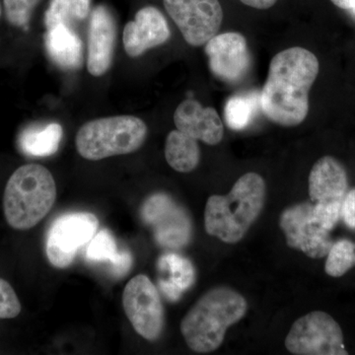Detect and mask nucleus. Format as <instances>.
I'll use <instances>...</instances> for the list:
<instances>
[{
  "label": "nucleus",
  "mask_w": 355,
  "mask_h": 355,
  "mask_svg": "<svg viewBox=\"0 0 355 355\" xmlns=\"http://www.w3.org/2000/svg\"><path fill=\"white\" fill-rule=\"evenodd\" d=\"M44 44L49 55L60 69L73 70L83 64V42L71 26L58 24L46 28Z\"/></svg>",
  "instance_id": "f3484780"
},
{
  "label": "nucleus",
  "mask_w": 355,
  "mask_h": 355,
  "mask_svg": "<svg viewBox=\"0 0 355 355\" xmlns=\"http://www.w3.org/2000/svg\"><path fill=\"white\" fill-rule=\"evenodd\" d=\"M123 307L132 328L148 342H156L165 327V310L155 284L146 275H137L123 291Z\"/></svg>",
  "instance_id": "0eeeda50"
},
{
  "label": "nucleus",
  "mask_w": 355,
  "mask_h": 355,
  "mask_svg": "<svg viewBox=\"0 0 355 355\" xmlns=\"http://www.w3.org/2000/svg\"><path fill=\"white\" fill-rule=\"evenodd\" d=\"M171 36L167 20L160 10L153 6L140 9L135 21L123 30V46L130 57L137 58L146 51L165 44Z\"/></svg>",
  "instance_id": "ddd939ff"
},
{
  "label": "nucleus",
  "mask_w": 355,
  "mask_h": 355,
  "mask_svg": "<svg viewBox=\"0 0 355 355\" xmlns=\"http://www.w3.org/2000/svg\"><path fill=\"white\" fill-rule=\"evenodd\" d=\"M308 190L311 202L343 203L349 191L345 167L331 156L320 158L311 169Z\"/></svg>",
  "instance_id": "dca6fc26"
},
{
  "label": "nucleus",
  "mask_w": 355,
  "mask_h": 355,
  "mask_svg": "<svg viewBox=\"0 0 355 355\" xmlns=\"http://www.w3.org/2000/svg\"><path fill=\"white\" fill-rule=\"evenodd\" d=\"M147 125L133 116H116L87 121L79 128L76 146L79 155L91 161L125 155L139 150L147 137Z\"/></svg>",
  "instance_id": "39448f33"
},
{
  "label": "nucleus",
  "mask_w": 355,
  "mask_h": 355,
  "mask_svg": "<svg viewBox=\"0 0 355 355\" xmlns=\"http://www.w3.org/2000/svg\"><path fill=\"white\" fill-rule=\"evenodd\" d=\"M142 219L153 228L156 241L164 247H182L191 237V223L184 210L164 193H155L142 205Z\"/></svg>",
  "instance_id": "9b49d317"
},
{
  "label": "nucleus",
  "mask_w": 355,
  "mask_h": 355,
  "mask_svg": "<svg viewBox=\"0 0 355 355\" xmlns=\"http://www.w3.org/2000/svg\"><path fill=\"white\" fill-rule=\"evenodd\" d=\"M165 158L175 171H193L200 160V149L198 140L184 135L179 130H172L166 139Z\"/></svg>",
  "instance_id": "aec40b11"
},
{
  "label": "nucleus",
  "mask_w": 355,
  "mask_h": 355,
  "mask_svg": "<svg viewBox=\"0 0 355 355\" xmlns=\"http://www.w3.org/2000/svg\"><path fill=\"white\" fill-rule=\"evenodd\" d=\"M99 220L90 212H73L53 222L46 239V254L51 266L69 268L77 252L94 237Z\"/></svg>",
  "instance_id": "6e6552de"
},
{
  "label": "nucleus",
  "mask_w": 355,
  "mask_h": 355,
  "mask_svg": "<svg viewBox=\"0 0 355 355\" xmlns=\"http://www.w3.org/2000/svg\"><path fill=\"white\" fill-rule=\"evenodd\" d=\"M174 123L180 132L209 146H216L223 139V123L216 110L205 108L193 99L186 100L178 106Z\"/></svg>",
  "instance_id": "2eb2a0df"
},
{
  "label": "nucleus",
  "mask_w": 355,
  "mask_h": 355,
  "mask_svg": "<svg viewBox=\"0 0 355 355\" xmlns=\"http://www.w3.org/2000/svg\"><path fill=\"white\" fill-rule=\"evenodd\" d=\"M121 254H123V250L119 251L118 245L113 234L108 229H102L101 231L96 233L89 243L87 251H86V259L93 263L108 261L112 266L120 260Z\"/></svg>",
  "instance_id": "b1692460"
},
{
  "label": "nucleus",
  "mask_w": 355,
  "mask_h": 355,
  "mask_svg": "<svg viewBox=\"0 0 355 355\" xmlns=\"http://www.w3.org/2000/svg\"><path fill=\"white\" fill-rule=\"evenodd\" d=\"M170 17L184 41L193 46L214 38L222 24L223 11L218 0H163Z\"/></svg>",
  "instance_id": "9d476101"
},
{
  "label": "nucleus",
  "mask_w": 355,
  "mask_h": 355,
  "mask_svg": "<svg viewBox=\"0 0 355 355\" xmlns=\"http://www.w3.org/2000/svg\"><path fill=\"white\" fill-rule=\"evenodd\" d=\"M286 349L296 355H347L342 328L324 311L299 318L287 334Z\"/></svg>",
  "instance_id": "423d86ee"
},
{
  "label": "nucleus",
  "mask_w": 355,
  "mask_h": 355,
  "mask_svg": "<svg viewBox=\"0 0 355 355\" xmlns=\"http://www.w3.org/2000/svg\"><path fill=\"white\" fill-rule=\"evenodd\" d=\"M247 300L228 286L209 289L188 311L181 322L187 345L197 354H210L221 347L229 327L246 315Z\"/></svg>",
  "instance_id": "7ed1b4c3"
},
{
  "label": "nucleus",
  "mask_w": 355,
  "mask_h": 355,
  "mask_svg": "<svg viewBox=\"0 0 355 355\" xmlns=\"http://www.w3.org/2000/svg\"><path fill=\"white\" fill-rule=\"evenodd\" d=\"M57 200V186L44 166H21L7 182L3 211L7 223L16 230H29L43 220Z\"/></svg>",
  "instance_id": "20e7f679"
},
{
  "label": "nucleus",
  "mask_w": 355,
  "mask_h": 355,
  "mask_svg": "<svg viewBox=\"0 0 355 355\" xmlns=\"http://www.w3.org/2000/svg\"><path fill=\"white\" fill-rule=\"evenodd\" d=\"M245 6L253 7L256 9H268L275 6L277 0H240Z\"/></svg>",
  "instance_id": "c85d7f7f"
},
{
  "label": "nucleus",
  "mask_w": 355,
  "mask_h": 355,
  "mask_svg": "<svg viewBox=\"0 0 355 355\" xmlns=\"http://www.w3.org/2000/svg\"><path fill=\"white\" fill-rule=\"evenodd\" d=\"M0 15H1V6H0Z\"/></svg>",
  "instance_id": "7c9ffc66"
},
{
  "label": "nucleus",
  "mask_w": 355,
  "mask_h": 355,
  "mask_svg": "<svg viewBox=\"0 0 355 355\" xmlns=\"http://www.w3.org/2000/svg\"><path fill=\"white\" fill-rule=\"evenodd\" d=\"M161 277L159 287L170 301L179 300L196 280L195 268L188 259L176 254H167L158 261Z\"/></svg>",
  "instance_id": "a211bd4d"
},
{
  "label": "nucleus",
  "mask_w": 355,
  "mask_h": 355,
  "mask_svg": "<svg viewBox=\"0 0 355 355\" xmlns=\"http://www.w3.org/2000/svg\"><path fill=\"white\" fill-rule=\"evenodd\" d=\"M205 51L212 73L225 83L242 80L251 67L247 41L240 33L216 35L205 44Z\"/></svg>",
  "instance_id": "f8f14e48"
},
{
  "label": "nucleus",
  "mask_w": 355,
  "mask_h": 355,
  "mask_svg": "<svg viewBox=\"0 0 355 355\" xmlns=\"http://www.w3.org/2000/svg\"><path fill=\"white\" fill-rule=\"evenodd\" d=\"M319 69L316 55L300 46L275 55L260 94L263 113L282 127H295L303 123L309 112L311 87Z\"/></svg>",
  "instance_id": "f257e3e1"
},
{
  "label": "nucleus",
  "mask_w": 355,
  "mask_h": 355,
  "mask_svg": "<svg viewBox=\"0 0 355 355\" xmlns=\"http://www.w3.org/2000/svg\"><path fill=\"white\" fill-rule=\"evenodd\" d=\"M342 217L347 227L355 230V189L347 191L343 200Z\"/></svg>",
  "instance_id": "cd10ccee"
},
{
  "label": "nucleus",
  "mask_w": 355,
  "mask_h": 355,
  "mask_svg": "<svg viewBox=\"0 0 355 355\" xmlns=\"http://www.w3.org/2000/svg\"><path fill=\"white\" fill-rule=\"evenodd\" d=\"M314 203L304 202L286 207L279 217V227L287 246L302 252L311 259L327 257L334 241L331 231L320 225L313 214Z\"/></svg>",
  "instance_id": "1a4fd4ad"
},
{
  "label": "nucleus",
  "mask_w": 355,
  "mask_h": 355,
  "mask_svg": "<svg viewBox=\"0 0 355 355\" xmlns=\"http://www.w3.org/2000/svg\"><path fill=\"white\" fill-rule=\"evenodd\" d=\"M17 294L6 279H0V320L13 319L21 312Z\"/></svg>",
  "instance_id": "a878e982"
},
{
  "label": "nucleus",
  "mask_w": 355,
  "mask_h": 355,
  "mask_svg": "<svg viewBox=\"0 0 355 355\" xmlns=\"http://www.w3.org/2000/svg\"><path fill=\"white\" fill-rule=\"evenodd\" d=\"M260 106L258 93L236 95L231 97L225 105L224 116L231 130H242L249 125Z\"/></svg>",
  "instance_id": "412c9836"
},
{
  "label": "nucleus",
  "mask_w": 355,
  "mask_h": 355,
  "mask_svg": "<svg viewBox=\"0 0 355 355\" xmlns=\"http://www.w3.org/2000/svg\"><path fill=\"white\" fill-rule=\"evenodd\" d=\"M338 8L345 9V10H352V4L354 0H331Z\"/></svg>",
  "instance_id": "c756f323"
},
{
  "label": "nucleus",
  "mask_w": 355,
  "mask_h": 355,
  "mask_svg": "<svg viewBox=\"0 0 355 355\" xmlns=\"http://www.w3.org/2000/svg\"><path fill=\"white\" fill-rule=\"evenodd\" d=\"M342 205L340 202H314V218L320 225L331 231L342 216Z\"/></svg>",
  "instance_id": "bb28decb"
},
{
  "label": "nucleus",
  "mask_w": 355,
  "mask_h": 355,
  "mask_svg": "<svg viewBox=\"0 0 355 355\" xmlns=\"http://www.w3.org/2000/svg\"><path fill=\"white\" fill-rule=\"evenodd\" d=\"M41 0H4L7 19L16 27L26 28Z\"/></svg>",
  "instance_id": "393cba45"
},
{
  "label": "nucleus",
  "mask_w": 355,
  "mask_h": 355,
  "mask_svg": "<svg viewBox=\"0 0 355 355\" xmlns=\"http://www.w3.org/2000/svg\"><path fill=\"white\" fill-rule=\"evenodd\" d=\"M355 266V244L350 240L334 243L327 254L324 272L331 277H342Z\"/></svg>",
  "instance_id": "5701e85b"
},
{
  "label": "nucleus",
  "mask_w": 355,
  "mask_h": 355,
  "mask_svg": "<svg viewBox=\"0 0 355 355\" xmlns=\"http://www.w3.org/2000/svg\"><path fill=\"white\" fill-rule=\"evenodd\" d=\"M266 186L257 173H247L238 179L226 196L209 198L205 209L207 234L226 244L241 241L263 211Z\"/></svg>",
  "instance_id": "f03ea898"
},
{
  "label": "nucleus",
  "mask_w": 355,
  "mask_h": 355,
  "mask_svg": "<svg viewBox=\"0 0 355 355\" xmlns=\"http://www.w3.org/2000/svg\"><path fill=\"white\" fill-rule=\"evenodd\" d=\"M91 0H51L44 16L46 28L58 24L71 26L85 19L90 10Z\"/></svg>",
  "instance_id": "4be33fe9"
},
{
  "label": "nucleus",
  "mask_w": 355,
  "mask_h": 355,
  "mask_svg": "<svg viewBox=\"0 0 355 355\" xmlns=\"http://www.w3.org/2000/svg\"><path fill=\"white\" fill-rule=\"evenodd\" d=\"M62 135L64 130L60 123L30 127L21 132L19 146L26 155L46 157L57 153Z\"/></svg>",
  "instance_id": "6ab92c4d"
},
{
  "label": "nucleus",
  "mask_w": 355,
  "mask_h": 355,
  "mask_svg": "<svg viewBox=\"0 0 355 355\" xmlns=\"http://www.w3.org/2000/svg\"><path fill=\"white\" fill-rule=\"evenodd\" d=\"M116 27L107 7H96L91 15L88 34V71L101 76L108 71L113 60Z\"/></svg>",
  "instance_id": "4468645a"
}]
</instances>
